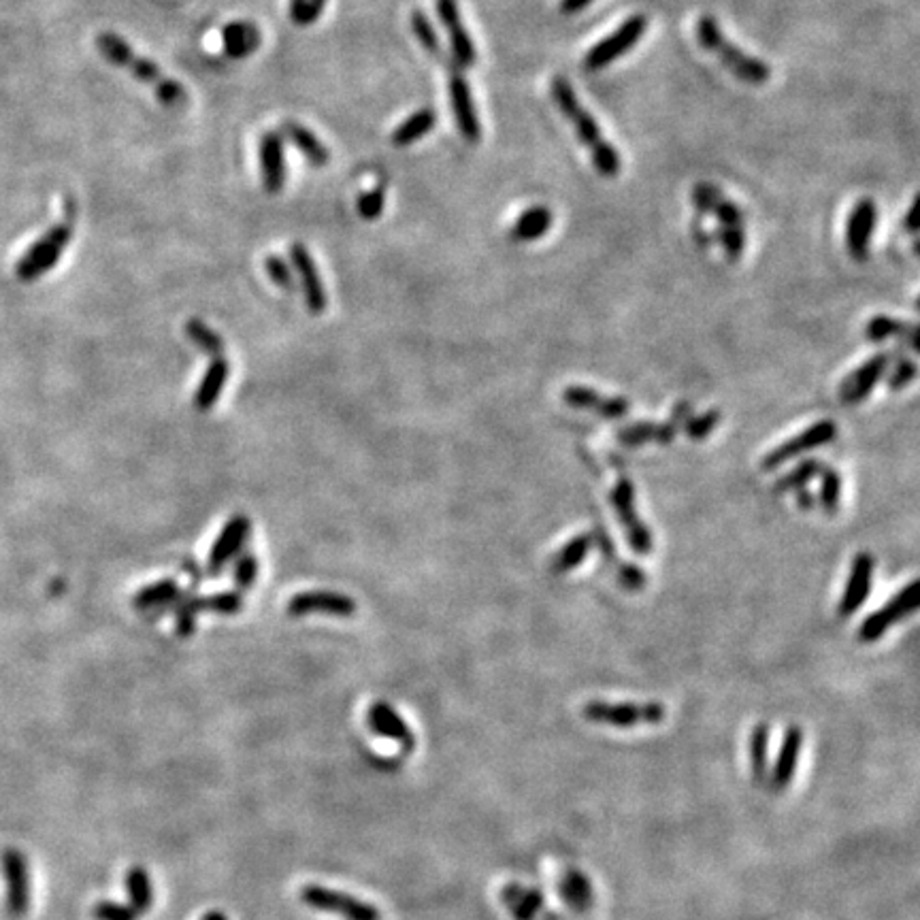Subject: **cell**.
Returning <instances> with one entry per match:
<instances>
[{
	"mask_svg": "<svg viewBox=\"0 0 920 920\" xmlns=\"http://www.w3.org/2000/svg\"><path fill=\"white\" fill-rule=\"evenodd\" d=\"M769 725L767 722H759L757 727L750 733V767H752V776L759 784H765L769 780Z\"/></svg>",
	"mask_w": 920,
	"mask_h": 920,
	"instance_id": "cell-34",
	"label": "cell"
},
{
	"mask_svg": "<svg viewBox=\"0 0 920 920\" xmlns=\"http://www.w3.org/2000/svg\"><path fill=\"white\" fill-rule=\"evenodd\" d=\"M203 920H228V918H226V914H222V912H207V914L203 916Z\"/></svg>",
	"mask_w": 920,
	"mask_h": 920,
	"instance_id": "cell-58",
	"label": "cell"
},
{
	"mask_svg": "<svg viewBox=\"0 0 920 920\" xmlns=\"http://www.w3.org/2000/svg\"><path fill=\"white\" fill-rule=\"evenodd\" d=\"M646 28H648V20L642 13L631 15V18L624 20L610 37H605L603 41H599L597 45L588 49V54L584 56V67L588 71H599L607 67V64H612L614 60L627 54L629 49H633L639 43V39L644 37Z\"/></svg>",
	"mask_w": 920,
	"mask_h": 920,
	"instance_id": "cell-7",
	"label": "cell"
},
{
	"mask_svg": "<svg viewBox=\"0 0 920 920\" xmlns=\"http://www.w3.org/2000/svg\"><path fill=\"white\" fill-rule=\"evenodd\" d=\"M501 901L514 920H565L546 906L544 895L537 889H529L518 882L503 886Z\"/></svg>",
	"mask_w": 920,
	"mask_h": 920,
	"instance_id": "cell-18",
	"label": "cell"
},
{
	"mask_svg": "<svg viewBox=\"0 0 920 920\" xmlns=\"http://www.w3.org/2000/svg\"><path fill=\"white\" fill-rule=\"evenodd\" d=\"M889 363H891V354L889 352H880V354L872 356L869 360H865V363L857 371L850 373L846 380L842 382L840 399L846 405L863 403L869 397V394H872L876 384L882 380V375H884L886 367H889Z\"/></svg>",
	"mask_w": 920,
	"mask_h": 920,
	"instance_id": "cell-19",
	"label": "cell"
},
{
	"mask_svg": "<svg viewBox=\"0 0 920 920\" xmlns=\"http://www.w3.org/2000/svg\"><path fill=\"white\" fill-rule=\"evenodd\" d=\"M835 437H837V424L833 420L814 422L803 433H799V435H795L791 439H786L784 443H780L778 448L771 450L763 458L761 467H763V471H774V469L782 467L784 463H788L791 458L801 456L803 452H810V450L827 446V443H831Z\"/></svg>",
	"mask_w": 920,
	"mask_h": 920,
	"instance_id": "cell-11",
	"label": "cell"
},
{
	"mask_svg": "<svg viewBox=\"0 0 920 920\" xmlns=\"http://www.w3.org/2000/svg\"><path fill=\"white\" fill-rule=\"evenodd\" d=\"M409 24H412L414 35L420 41V45L426 49V52H429L435 58H441V45H439V39H437V32H435L433 24L429 22V18H426V13L416 9L412 13V18H409Z\"/></svg>",
	"mask_w": 920,
	"mask_h": 920,
	"instance_id": "cell-42",
	"label": "cell"
},
{
	"mask_svg": "<svg viewBox=\"0 0 920 920\" xmlns=\"http://www.w3.org/2000/svg\"><path fill=\"white\" fill-rule=\"evenodd\" d=\"M260 30L250 22H233L224 26L222 30V43L228 58H248L260 47Z\"/></svg>",
	"mask_w": 920,
	"mask_h": 920,
	"instance_id": "cell-28",
	"label": "cell"
},
{
	"mask_svg": "<svg viewBox=\"0 0 920 920\" xmlns=\"http://www.w3.org/2000/svg\"><path fill=\"white\" fill-rule=\"evenodd\" d=\"M286 610L294 618H301L307 614L352 618L356 614V601L348 595L333 593V590H307V593L294 595L288 601Z\"/></svg>",
	"mask_w": 920,
	"mask_h": 920,
	"instance_id": "cell-14",
	"label": "cell"
},
{
	"mask_svg": "<svg viewBox=\"0 0 920 920\" xmlns=\"http://www.w3.org/2000/svg\"><path fill=\"white\" fill-rule=\"evenodd\" d=\"M550 92H552L556 107L561 109V113L573 124L575 133H578V139L588 147V152L590 156H593V164L599 171V175L607 179H614L620 173L618 150L612 143H607L603 139V133H601L597 120L580 105L578 98H575L573 88L569 86V81L565 77H554Z\"/></svg>",
	"mask_w": 920,
	"mask_h": 920,
	"instance_id": "cell-1",
	"label": "cell"
},
{
	"mask_svg": "<svg viewBox=\"0 0 920 920\" xmlns=\"http://www.w3.org/2000/svg\"><path fill=\"white\" fill-rule=\"evenodd\" d=\"M301 901L305 906L343 916L345 920H382V912L371 903L356 899L348 893H339L333 889H326L320 884H307L301 889Z\"/></svg>",
	"mask_w": 920,
	"mask_h": 920,
	"instance_id": "cell-8",
	"label": "cell"
},
{
	"mask_svg": "<svg viewBox=\"0 0 920 920\" xmlns=\"http://www.w3.org/2000/svg\"><path fill=\"white\" fill-rule=\"evenodd\" d=\"M840 499H842V475L837 469L823 467L820 471V492H818V503L825 509V514L833 516L837 509H840Z\"/></svg>",
	"mask_w": 920,
	"mask_h": 920,
	"instance_id": "cell-39",
	"label": "cell"
},
{
	"mask_svg": "<svg viewBox=\"0 0 920 920\" xmlns=\"http://www.w3.org/2000/svg\"><path fill=\"white\" fill-rule=\"evenodd\" d=\"M435 124H437V113L426 107V109L416 111L414 115H409V118L397 130H394L390 139L397 147H407V145L420 141L424 135H429L435 128Z\"/></svg>",
	"mask_w": 920,
	"mask_h": 920,
	"instance_id": "cell-32",
	"label": "cell"
},
{
	"mask_svg": "<svg viewBox=\"0 0 920 920\" xmlns=\"http://www.w3.org/2000/svg\"><path fill=\"white\" fill-rule=\"evenodd\" d=\"M175 633L179 637H190L196 627V618L203 614L201 607V597L194 593V590H186L182 593V599L175 605Z\"/></svg>",
	"mask_w": 920,
	"mask_h": 920,
	"instance_id": "cell-36",
	"label": "cell"
},
{
	"mask_svg": "<svg viewBox=\"0 0 920 920\" xmlns=\"http://www.w3.org/2000/svg\"><path fill=\"white\" fill-rule=\"evenodd\" d=\"M179 599H182V590H179L175 580L167 578L141 588L133 597V605L141 612H152V616H162L169 610L173 612Z\"/></svg>",
	"mask_w": 920,
	"mask_h": 920,
	"instance_id": "cell-26",
	"label": "cell"
},
{
	"mask_svg": "<svg viewBox=\"0 0 920 920\" xmlns=\"http://www.w3.org/2000/svg\"><path fill=\"white\" fill-rule=\"evenodd\" d=\"M96 920H137L139 914L118 901H98L92 910Z\"/></svg>",
	"mask_w": 920,
	"mask_h": 920,
	"instance_id": "cell-50",
	"label": "cell"
},
{
	"mask_svg": "<svg viewBox=\"0 0 920 920\" xmlns=\"http://www.w3.org/2000/svg\"><path fill=\"white\" fill-rule=\"evenodd\" d=\"M552 228V211L548 207H531L522 213L516 224L509 230V239L516 243H531L550 233Z\"/></svg>",
	"mask_w": 920,
	"mask_h": 920,
	"instance_id": "cell-30",
	"label": "cell"
},
{
	"mask_svg": "<svg viewBox=\"0 0 920 920\" xmlns=\"http://www.w3.org/2000/svg\"><path fill=\"white\" fill-rule=\"evenodd\" d=\"M720 418H722L720 409H710V412H705L697 418H688L684 424V433L693 441H701L716 429Z\"/></svg>",
	"mask_w": 920,
	"mask_h": 920,
	"instance_id": "cell-48",
	"label": "cell"
},
{
	"mask_svg": "<svg viewBox=\"0 0 920 920\" xmlns=\"http://www.w3.org/2000/svg\"><path fill=\"white\" fill-rule=\"evenodd\" d=\"M876 222L878 209L872 199H861L850 211L846 222V248L857 262H865L869 258Z\"/></svg>",
	"mask_w": 920,
	"mask_h": 920,
	"instance_id": "cell-15",
	"label": "cell"
},
{
	"mask_svg": "<svg viewBox=\"0 0 920 920\" xmlns=\"http://www.w3.org/2000/svg\"><path fill=\"white\" fill-rule=\"evenodd\" d=\"M820 471H823V463H820V460H816V458L801 460V463L793 471H788L786 475H782V478L776 482L774 490L782 495V492H788V490L805 488L814 478H818Z\"/></svg>",
	"mask_w": 920,
	"mask_h": 920,
	"instance_id": "cell-38",
	"label": "cell"
},
{
	"mask_svg": "<svg viewBox=\"0 0 920 920\" xmlns=\"http://www.w3.org/2000/svg\"><path fill=\"white\" fill-rule=\"evenodd\" d=\"M0 872L7 884V912L20 918L30 908V867L26 854L18 848H3L0 852Z\"/></svg>",
	"mask_w": 920,
	"mask_h": 920,
	"instance_id": "cell-10",
	"label": "cell"
},
{
	"mask_svg": "<svg viewBox=\"0 0 920 920\" xmlns=\"http://www.w3.org/2000/svg\"><path fill=\"white\" fill-rule=\"evenodd\" d=\"M367 722H369V729L375 735L394 739V742L401 744L405 752H412L416 748V737H414L412 727L407 725V722L399 716V712L394 710L392 705L384 701L373 703L367 712Z\"/></svg>",
	"mask_w": 920,
	"mask_h": 920,
	"instance_id": "cell-22",
	"label": "cell"
},
{
	"mask_svg": "<svg viewBox=\"0 0 920 920\" xmlns=\"http://www.w3.org/2000/svg\"><path fill=\"white\" fill-rule=\"evenodd\" d=\"M874 567L876 558L869 552H859L852 558L848 582L840 599V607H837V612H840L842 618H850L852 614H857L859 607L865 603L869 593H872Z\"/></svg>",
	"mask_w": 920,
	"mask_h": 920,
	"instance_id": "cell-17",
	"label": "cell"
},
{
	"mask_svg": "<svg viewBox=\"0 0 920 920\" xmlns=\"http://www.w3.org/2000/svg\"><path fill=\"white\" fill-rule=\"evenodd\" d=\"M610 503L618 516V522L622 524L624 535H627L631 550L639 556H648L652 552L654 541H652L650 527H646L642 518H639L637 514L633 482L627 478H620L610 492Z\"/></svg>",
	"mask_w": 920,
	"mask_h": 920,
	"instance_id": "cell-6",
	"label": "cell"
},
{
	"mask_svg": "<svg viewBox=\"0 0 920 920\" xmlns=\"http://www.w3.org/2000/svg\"><path fill=\"white\" fill-rule=\"evenodd\" d=\"M916 363L910 358H901L897 367L893 369V373L889 375V388L891 390H901V388H906L908 384H912L916 380Z\"/></svg>",
	"mask_w": 920,
	"mask_h": 920,
	"instance_id": "cell-51",
	"label": "cell"
},
{
	"mask_svg": "<svg viewBox=\"0 0 920 920\" xmlns=\"http://www.w3.org/2000/svg\"><path fill=\"white\" fill-rule=\"evenodd\" d=\"M96 47L109 62L128 69L137 79H141L143 84L152 86L162 105L184 107L188 103L186 88L179 84V81L164 77L154 62L139 56L120 35H115V32H101V35L96 37Z\"/></svg>",
	"mask_w": 920,
	"mask_h": 920,
	"instance_id": "cell-2",
	"label": "cell"
},
{
	"mask_svg": "<svg viewBox=\"0 0 920 920\" xmlns=\"http://www.w3.org/2000/svg\"><path fill=\"white\" fill-rule=\"evenodd\" d=\"M701 220H703L701 216H695L693 224H690V230H693V239H695V243L699 245V248H701V250H708L714 241H712V235L708 233V230L703 228V222H701Z\"/></svg>",
	"mask_w": 920,
	"mask_h": 920,
	"instance_id": "cell-54",
	"label": "cell"
},
{
	"mask_svg": "<svg viewBox=\"0 0 920 920\" xmlns=\"http://www.w3.org/2000/svg\"><path fill=\"white\" fill-rule=\"evenodd\" d=\"M916 216H918V199H914V203L910 205V209H908V213H906V218H903V222H901L903 230H908L910 235H916V233H918V220H916Z\"/></svg>",
	"mask_w": 920,
	"mask_h": 920,
	"instance_id": "cell-56",
	"label": "cell"
},
{
	"mask_svg": "<svg viewBox=\"0 0 920 920\" xmlns=\"http://www.w3.org/2000/svg\"><path fill=\"white\" fill-rule=\"evenodd\" d=\"M563 401L573 409H586L605 420H620L629 414V401L624 397H605V394L586 388V386H569L563 390Z\"/></svg>",
	"mask_w": 920,
	"mask_h": 920,
	"instance_id": "cell-21",
	"label": "cell"
},
{
	"mask_svg": "<svg viewBox=\"0 0 920 920\" xmlns=\"http://www.w3.org/2000/svg\"><path fill=\"white\" fill-rule=\"evenodd\" d=\"M290 260H292L294 269H297V273H299V277H301L307 309H309L314 316L324 314L326 305H328L326 288H324V284H322L320 273H318V267H316L314 258H311L309 250L305 248L303 243H292V248H290Z\"/></svg>",
	"mask_w": 920,
	"mask_h": 920,
	"instance_id": "cell-20",
	"label": "cell"
},
{
	"mask_svg": "<svg viewBox=\"0 0 920 920\" xmlns=\"http://www.w3.org/2000/svg\"><path fill=\"white\" fill-rule=\"evenodd\" d=\"M126 891H128V906L133 908L139 916L150 912L154 906V889H152V880L150 874L145 872L141 865H135L128 869L126 874Z\"/></svg>",
	"mask_w": 920,
	"mask_h": 920,
	"instance_id": "cell-33",
	"label": "cell"
},
{
	"mask_svg": "<svg viewBox=\"0 0 920 920\" xmlns=\"http://www.w3.org/2000/svg\"><path fill=\"white\" fill-rule=\"evenodd\" d=\"M690 199H693V207L697 211V216L703 218V216H712L716 205L722 199H725V194L718 190V186L703 182V184H697L693 188V194H690Z\"/></svg>",
	"mask_w": 920,
	"mask_h": 920,
	"instance_id": "cell-45",
	"label": "cell"
},
{
	"mask_svg": "<svg viewBox=\"0 0 920 920\" xmlns=\"http://www.w3.org/2000/svg\"><path fill=\"white\" fill-rule=\"evenodd\" d=\"M450 101H452V111L456 118V126L469 143H480L482 139V124H480V115L478 109H475L471 88L467 77L460 73L454 62H450Z\"/></svg>",
	"mask_w": 920,
	"mask_h": 920,
	"instance_id": "cell-12",
	"label": "cell"
},
{
	"mask_svg": "<svg viewBox=\"0 0 920 920\" xmlns=\"http://www.w3.org/2000/svg\"><path fill=\"white\" fill-rule=\"evenodd\" d=\"M918 607V580H912L908 586H903L899 593L876 610L872 616H867L859 629V639L863 644H874L889 631L893 624L901 622L916 612Z\"/></svg>",
	"mask_w": 920,
	"mask_h": 920,
	"instance_id": "cell-9",
	"label": "cell"
},
{
	"mask_svg": "<svg viewBox=\"0 0 920 920\" xmlns=\"http://www.w3.org/2000/svg\"><path fill=\"white\" fill-rule=\"evenodd\" d=\"M326 7V0H290V18L297 26H311L318 22Z\"/></svg>",
	"mask_w": 920,
	"mask_h": 920,
	"instance_id": "cell-46",
	"label": "cell"
},
{
	"mask_svg": "<svg viewBox=\"0 0 920 920\" xmlns=\"http://www.w3.org/2000/svg\"><path fill=\"white\" fill-rule=\"evenodd\" d=\"M258 573H260V563H258L256 554L243 552L237 556V561L233 565V582L239 588V593L241 590H250L256 584Z\"/></svg>",
	"mask_w": 920,
	"mask_h": 920,
	"instance_id": "cell-43",
	"label": "cell"
},
{
	"mask_svg": "<svg viewBox=\"0 0 920 920\" xmlns=\"http://www.w3.org/2000/svg\"><path fill=\"white\" fill-rule=\"evenodd\" d=\"M252 522L245 516H233L220 531L218 539L213 541L209 558H207V571L209 575H220L245 548V541L250 537Z\"/></svg>",
	"mask_w": 920,
	"mask_h": 920,
	"instance_id": "cell-13",
	"label": "cell"
},
{
	"mask_svg": "<svg viewBox=\"0 0 920 920\" xmlns=\"http://www.w3.org/2000/svg\"><path fill=\"white\" fill-rule=\"evenodd\" d=\"M556 891H558V897H561V901L565 903V906L569 910H573V912H578V914L588 912L590 908H593V903H595L593 884H590L588 876L582 872V869L567 867L565 872L561 874V878H558Z\"/></svg>",
	"mask_w": 920,
	"mask_h": 920,
	"instance_id": "cell-25",
	"label": "cell"
},
{
	"mask_svg": "<svg viewBox=\"0 0 920 920\" xmlns=\"http://www.w3.org/2000/svg\"><path fill=\"white\" fill-rule=\"evenodd\" d=\"M593 3H595V0H561V7H558V9H561V13H565V15H575V13L584 11L586 7H590Z\"/></svg>",
	"mask_w": 920,
	"mask_h": 920,
	"instance_id": "cell-55",
	"label": "cell"
},
{
	"mask_svg": "<svg viewBox=\"0 0 920 920\" xmlns=\"http://www.w3.org/2000/svg\"><path fill=\"white\" fill-rule=\"evenodd\" d=\"M712 216L720 222V224H739V226H744V220H746V213L742 211V207H739L737 203L729 201V199H722Z\"/></svg>",
	"mask_w": 920,
	"mask_h": 920,
	"instance_id": "cell-52",
	"label": "cell"
},
{
	"mask_svg": "<svg viewBox=\"0 0 920 920\" xmlns=\"http://www.w3.org/2000/svg\"><path fill=\"white\" fill-rule=\"evenodd\" d=\"M801 748H803V729L788 727L782 737L776 763L769 771V782L776 788V791H784V788L791 784L795 771H797Z\"/></svg>",
	"mask_w": 920,
	"mask_h": 920,
	"instance_id": "cell-24",
	"label": "cell"
},
{
	"mask_svg": "<svg viewBox=\"0 0 920 920\" xmlns=\"http://www.w3.org/2000/svg\"><path fill=\"white\" fill-rule=\"evenodd\" d=\"M186 335L190 337V341L201 352H205V354H209L213 358L224 356V339L216 331H211V328L205 322L196 320V318L188 320L186 322Z\"/></svg>",
	"mask_w": 920,
	"mask_h": 920,
	"instance_id": "cell-37",
	"label": "cell"
},
{
	"mask_svg": "<svg viewBox=\"0 0 920 920\" xmlns=\"http://www.w3.org/2000/svg\"><path fill=\"white\" fill-rule=\"evenodd\" d=\"M260 169L262 182L269 194L282 192L286 182V164H284V143L282 135L265 133L260 139Z\"/></svg>",
	"mask_w": 920,
	"mask_h": 920,
	"instance_id": "cell-23",
	"label": "cell"
},
{
	"mask_svg": "<svg viewBox=\"0 0 920 920\" xmlns=\"http://www.w3.org/2000/svg\"><path fill=\"white\" fill-rule=\"evenodd\" d=\"M595 546V537L590 535V533H582V535H575L573 539H569L567 544L558 550L552 558V571L554 573H569L573 569H578L584 561H586V556L590 552V548Z\"/></svg>",
	"mask_w": 920,
	"mask_h": 920,
	"instance_id": "cell-31",
	"label": "cell"
},
{
	"mask_svg": "<svg viewBox=\"0 0 920 920\" xmlns=\"http://www.w3.org/2000/svg\"><path fill=\"white\" fill-rule=\"evenodd\" d=\"M384 203H386V192L382 186H377L365 194H360L358 196V201H356V209L360 213V218H365V220H377L382 216V211H384Z\"/></svg>",
	"mask_w": 920,
	"mask_h": 920,
	"instance_id": "cell-49",
	"label": "cell"
},
{
	"mask_svg": "<svg viewBox=\"0 0 920 920\" xmlns=\"http://www.w3.org/2000/svg\"><path fill=\"white\" fill-rule=\"evenodd\" d=\"M897 335H906L908 337V343L912 345V350H918V343H916V326L914 324H908V322H901V320H895V318H889V316H876L867 322L865 326V337L869 341H874V343H880L884 339H889V337H897Z\"/></svg>",
	"mask_w": 920,
	"mask_h": 920,
	"instance_id": "cell-35",
	"label": "cell"
},
{
	"mask_svg": "<svg viewBox=\"0 0 920 920\" xmlns=\"http://www.w3.org/2000/svg\"><path fill=\"white\" fill-rule=\"evenodd\" d=\"M265 269H267V275L271 277V282L277 284L284 292H290V294L297 292V282H294V275L284 258H279L277 254L267 256Z\"/></svg>",
	"mask_w": 920,
	"mask_h": 920,
	"instance_id": "cell-47",
	"label": "cell"
},
{
	"mask_svg": "<svg viewBox=\"0 0 920 920\" xmlns=\"http://www.w3.org/2000/svg\"><path fill=\"white\" fill-rule=\"evenodd\" d=\"M203 612H211L218 616H235L243 610V595L237 590H226V593H213L209 597H201Z\"/></svg>",
	"mask_w": 920,
	"mask_h": 920,
	"instance_id": "cell-41",
	"label": "cell"
},
{
	"mask_svg": "<svg viewBox=\"0 0 920 920\" xmlns=\"http://www.w3.org/2000/svg\"><path fill=\"white\" fill-rule=\"evenodd\" d=\"M282 135L297 147V150L314 164V167H324V164H328V160H331V152H328V147L311 133L309 128L301 126L299 122H284L282 124Z\"/></svg>",
	"mask_w": 920,
	"mask_h": 920,
	"instance_id": "cell-29",
	"label": "cell"
},
{
	"mask_svg": "<svg viewBox=\"0 0 920 920\" xmlns=\"http://www.w3.org/2000/svg\"><path fill=\"white\" fill-rule=\"evenodd\" d=\"M582 714L588 722L616 729H631L639 725H661L667 718L665 705L650 703H607V701H588Z\"/></svg>",
	"mask_w": 920,
	"mask_h": 920,
	"instance_id": "cell-4",
	"label": "cell"
},
{
	"mask_svg": "<svg viewBox=\"0 0 920 920\" xmlns=\"http://www.w3.org/2000/svg\"><path fill=\"white\" fill-rule=\"evenodd\" d=\"M435 9L441 24L450 32V45H452V62L458 69H469L478 62V49H475L469 32L460 20V9L456 0H435Z\"/></svg>",
	"mask_w": 920,
	"mask_h": 920,
	"instance_id": "cell-16",
	"label": "cell"
},
{
	"mask_svg": "<svg viewBox=\"0 0 920 920\" xmlns=\"http://www.w3.org/2000/svg\"><path fill=\"white\" fill-rule=\"evenodd\" d=\"M618 580L627 590H642L646 586L644 571L639 567H635V565H622Z\"/></svg>",
	"mask_w": 920,
	"mask_h": 920,
	"instance_id": "cell-53",
	"label": "cell"
},
{
	"mask_svg": "<svg viewBox=\"0 0 920 920\" xmlns=\"http://www.w3.org/2000/svg\"><path fill=\"white\" fill-rule=\"evenodd\" d=\"M697 32V41L708 49L710 54L718 56L720 62L725 64L727 71H731L739 81L752 86H761L765 81L771 79V67L765 64L763 60L748 56L744 49H739L735 43H731L725 32H722L720 24L712 15H701L695 26Z\"/></svg>",
	"mask_w": 920,
	"mask_h": 920,
	"instance_id": "cell-3",
	"label": "cell"
},
{
	"mask_svg": "<svg viewBox=\"0 0 920 920\" xmlns=\"http://www.w3.org/2000/svg\"><path fill=\"white\" fill-rule=\"evenodd\" d=\"M71 235L73 230L69 224H58L54 228H49L37 243L30 245L22 260L15 265V275H18V279H22V282H35V279L43 277L49 269H54L64 248L71 243Z\"/></svg>",
	"mask_w": 920,
	"mask_h": 920,
	"instance_id": "cell-5",
	"label": "cell"
},
{
	"mask_svg": "<svg viewBox=\"0 0 920 920\" xmlns=\"http://www.w3.org/2000/svg\"><path fill=\"white\" fill-rule=\"evenodd\" d=\"M656 431H659V422H635L620 429L616 437L622 446L637 448L648 441H656Z\"/></svg>",
	"mask_w": 920,
	"mask_h": 920,
	"instance_id": "cell-44",
	"label": "cell"
},
{
	"mask_svg": "<svg viewBox=\"0 0 920 920\" xmlns=\"http://www.w3.org/2000/svg\"><path fill=\"white\" fill-rule=\"evenodd\" d=\"M712 235V241H718L722 245V250H725L727 258L731 262L739 260V256H742L744 248H746V233H744V226H739V224H720Z\"/></svg>",
	"mask_w": 920,
	"mask_h": 920,
	"instance_id": "cell-40",
	"label": "cell"
},
{
	"mask_svg": "<svg viewBox=\"0 0 920 920\" xmlns=\"http://www.w3.org/2000/svg\"><path fill=\"white\" fill-rule=\"evenodd\" d=\"M797 505L803 509V512H810V509L816 505V497L808 488H799L797 490Z\"/></svg>",
	"mask_w": 920,
	"mask_h": 920,
	"instance_id": "cell-57",
	"label": "cell"
},
{
	"mask_svg": "<svg viewBox=\"0 0 920 920\" xmlns=\"http://www.w3.org/2000/svg\"><path fill=\"white\" fill-rule=\"evenodd\" d=\"M228 375H230V367L226 363V358L224 356L213 358L194 394V405L199 412H209V409L218 403V399L222 397V390L228 382Z\"/></svg>",
	"mask_w": 920,
	"mask_h": 920,
	"instance_id": "cell-27",
	"label": "cell"
}]
</instances>
